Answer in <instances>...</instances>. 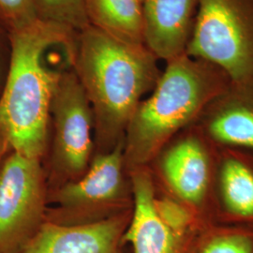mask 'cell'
Wrapping results in <instances>:
<instances>
[{
	"label": "cell",
	"instance_id": "obj_15",
	"mask_svg": "<svg viewBox=\"0 0 253 253\" xmlns=\"http://www.w3.org/2000/svg\"><path fill=\"white\" fill-rule=\"evenodd\" d=\"M198 253H253V227L214 224L208 228Z\"/></svg>",
	"mask_w": 253,
	"mask_h": 253
},
{
	"label": "cell",
	"instance_id": "obj_16",
	"mask_svg": "<svg viewBox=\"0 0 253 253\" xmlns=\"http://www.w3.org/2000/svg\"><path fill=\"white\" fill-rule=\"evenodd\" d=\"M39 19L78 32L88 26L84 0H35Z\"/></svg>",
	"mask_w": 253,
	"mask_h": 253
},
{
	"label": "cell",
	"instance_id": "obj_19",
	"mask_svg": "<svg viewBox=\"0 0 253 253\" xmlns=\"http://www.w3.org/2000/svg\"><path fill=\"white\" fill-rule=\"evenodd\" d=\"M8 144L6 143V141L0 137V159L2 158V156L5 153V151L7 150L8 148Z\"/></svg>",
	"mask_w": 253,
	"mask_h": 253
},
{
	"label": "cell",
	"instance_id": "obj_17",
	"mask_svg": "<svg viewBox=\"0 0 253 253\" xmlns=\"http://www.w3.org/2000/svg\"><path fill=\"white\" fill-rule=\"evenodd\" d=\"M39 20L35 0H0V26L8 34L31 27Z\"/></svg>",
	"mask_w": 253,
	"mask_h": 253
},
{
	"label": "cell",
	"instance_id": "obj_20",
	"mask_svg": "<svg viewBox=\"0 0 253 253\" xmlns=\"http://www.w3.org/2000/svg\"><path fill=\"white\" fill-rule=\"evenodd\" d=\"M142 2H144V0H142Z\"/></svg>",
	"mask_w": 253,
	"mask_h": 253
},
{
	"label": "cell",
	"instance_id": "obj_8",
	"mask_svg": "<svg viewBox=\"0 0 253 253\" xmlns=\"http://www.w3.org/2000/svg\"><path fill=\"white\" fill-rule=\"evenodd\" d=\"M54 126L53 165L59 175L75 180L88 168L94 117L73 67L65 69L51 102Z\"/></svg>",
	"mask_w": 253,
	"mask_h": 253
},
{
	"label": "cell",
	"instance_id": "obj_4",
	"mask_svg": "<svg viewBox=\"0 0 253 253\" xmlns=\"http://www.w3.org/2000/svg\"><path fill=\"white\" fill-rule=\"evenodd\" d=\"M131 215L122 241L133 253H198L209 224L165 194L148 167L129 171Z\"/></svg>",
	"mask_w": 253,
	"mask_h": 253
},
{
	"label": "cell",
	"instance_id": "obj_14",
	"mask_svg": "<svg viewBox=\"0 0 253 253\" xmlns=\"http://www.w3.org/2000/svg\"><path fill=\"white\" fill-rule=\"evenodd\" d=\"M84 9L88 26L124 42L145 43L142 0H84Z\"/></svg>",
	"mask_w": 253,
	"mask_h": 253
},
{
	"label": "cell",
	"instance_id": "obj_13",
	"mask_svg": "<svg viewBox=\"0 0 253 253\" xmlns=\"http://www.w3.org/2000/svg\"><path fill=\"white\" fill-rule=\"evenodd\" d=\"M200 0H144L145 43L164 61L186 53Z\"/></svg>",
	"mask_w": 253,
	"mask_h": 253
},
{
	"label": "cell",
	"instance_id": "obj_11",
	"mask_svg": "<svg viewBox=\"0 0 253 253\" xmlns=\"http://www.w3.org/2000/svg\"><path fill=\"white\" fill-rule=\"evenodd\" d=\"M124 141L112 151L95 158L89 168L75 180L57 190L55 200L70 211H85L114 204L126 192Z\"/></svg>",
	"mask_w": 253,
	"mask_h": 253
},
{
	"label": "cell",
	"instance_id": "obj_2",
	"mask_svg": "<svg viewBox=\"0 0 253 253\" xmlns=\"http://www.w3.org/2000/svg\"><path fill=\"white\" fill-rule=\"evenodd\" d=\"M76 33L39 20L9 34V69L0 96V137L14 152L39 160L44 153L52 98L65 70L50 67L46 59Z\"/></svg>",
	"mask_w": 253,
	"mask_h": 253
},
{
	"label": "cell",
	"instance_id": "obj_18",
	"mask_svg": "<svg viewBox=\"0 0 253 253\" xmlns=\"http://www.w3.org/2000/svg\"><path fill=\"white\" fill-rule=\"evenodd\" d=\"M10 43L8 32L0 26V82L3 75L6 77L9 69Z\"/></svg>",
	"mask_w": 253,
	"mask_h": 253
},
{
	"label": "cell",
	"instance_id": "obj_9",
	"mask_svg": "<svg viewBox=\"0 0 253 253\" xmlns=\"http://www.w3.org/2000/svg\"><path fill=\"white\" fill-rule=\"evenodd\" d=\"M130 215L131 211L78 225L47 222L19 253H119Z\"/></svg>",
	"mask_w": 253,
	"mask_h": 253
},
{
	"label": "cell",
	"instance_id": "obj_12",
	"mask_svg": "<svg viewBox=\"0 0 253 253\" xmlns=\"http://www.w3.org/2000/svg\"><path fill=\"white\" fill-rule=\"evenodd\" d=\"M196 124L218 147L253 150V79L232 81L208 104Z\"/></svg>",
	"mask_w": 253,
	"mask_h": 253
},
{
	"label": "cell",
	"instance_id": "obj_7",
	"mask_svg": "<svg viewBox=\"0 0 253 253\" xmlns=\"http://www.w3.org/2000/svg\"><path fill=\"white\" fill-rule=\"evenodd\" d=\"M44 205L40 160L13 151L0 163V253H19L42 226Z\"/></svg>",
	"mask_w": 253,
	"mask_h": 253
},
{
	"label": "cell",
	"instance_id": "obj_1",
	"mask_svg": "<svg viewBox=\"0 0 253 253\" xmlns=\"http://www.w3.org/2000/svg\"><path fill=\"white\" fill-rule=\"evenodd\" d=\"M158 61L145 43L124 42L91 26L76 33L72 67L101 139L122 141L143 97L161 77Z\"/></svg>",
	"mask_w": 253,
	"mask_h": 253
},
{
	"label": "cell",
	"instance_id": "obj_3",
	"mask_svg": "<svg viewBox=\"0 0 253 253\" xmlns=\"http://www.w3.org/2000/svg\"><path fill=\"white\" fill-rule=\"evenodd\" d=\"M232 79L217 65L186 53L166 61L152 94L143 100L126 126L128 171L147 167L172 138L195 124Z\"/></svg>",
	"mask_w": 253,
	"mask_h": 253
},
{
	"label": "cell",
	"instance_id": "obj_10",
	"mask_svg": "<svg viewBox=\"0 0 253 253\" xmlns=\"http://www.w3.org/2000/svg\"><path fill=\"white\" fill-rule=\"evenodd\" d=\"M216 224L253 227V150L218 147Z\"/></svg>",
	"mask_w": 253,
	"mask_h": 253
},
{
	"label": "cell",
	"instance_id": "obj_5",
	"mask_svg": "<svg viewBox=\"0 0 253 253\" xmlns=\"http://www.w3.org/2000/svg\"><path fill=\"white\" fill-rule=\"evenodd\" d=\"M217 161L218 146L195 123L174 136L147 167L165 194L216 224Z\"/></svg>",
	"mask_w": 253,
	"mask_h": 253
},
{
	"label": "cell",
	"instance_id": "obj_6",
	"mask_svg": "<svg viewBox=\"0 0 253 253\" xmlns=\"http://www.w3.org/2000/svg\"><path fill=\"white\" fill-rule=\"evenodd\" d=\"M186 54L217 65L233 82L253 79V0H200Z\"/></svg>",
	"mask_w": 253,
	"mask_h": 253
}]
</instances>
